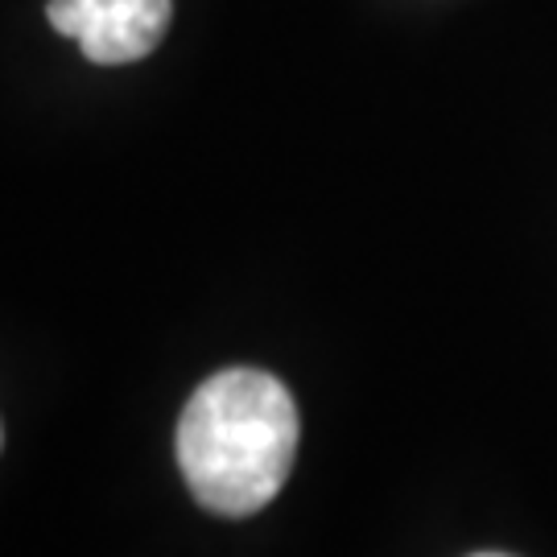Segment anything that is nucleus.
I'll list each match as a JSON object with an SVG mask.
<instances>
[{
  "label": "nucleus",
  "mask_w": 557,
  "mask_h": 557,
  "mask_svg": "<svg viewBox=\"0 0 557 557\" xmlns=\"http://www.w3.org/2000/svg\"><path fill=\"white\" fill-rule=\"evenodd\" d=\"M475 557H504V554H475Z\"/></svg>",
  "instance_id": "3"
},
{
  "label": "nucleus",
  "mask_w": 557,
  "mask_h": 557,
  "mask_svg": "<svg viewBox=\"0 0 557 557\" xmlns=\"http://www.w3.org/2000/svg\"><path fill=\"white\" fill-rule=\"evenodd\" d=\"M170 0H50L46 17L100 66L153 54L170 29Z\"/></svg>",
  "instance_id": "2"
},
{
  "label": "nucleus",
  "mask_w": 557,
  "mask_h": 557,
  "mask_svg": "<svg viewBox=\"0 0 557 557\" xmlns=\"http://www.w3.org/2000/svg\"><path fill=\"white\" fill-rule=\"evenodd\" d=\"M298 430V405L277 376L260 368L215 372L178 418L182 479L207 512L252 517L294 471Z\"/></svg>",
  "instance_id": "1"
}]
</instances>
